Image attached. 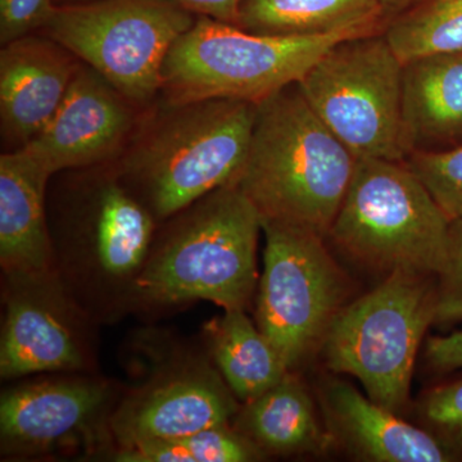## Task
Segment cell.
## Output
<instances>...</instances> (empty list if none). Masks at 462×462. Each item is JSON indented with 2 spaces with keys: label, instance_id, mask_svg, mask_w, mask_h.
Listing matches in <instances>:
<instances>
[{
  "label": "cell",
  "instance_id": "obj_1",
  "mask_svg": "<svg viewBox=\"0 0 462 462\" xmlns=\"http://www.w3.org/2000/svg\"><path fill=\"white\" fill-rule=\"evenodd\" d=\"M47 211L54 267L76 302L99 327L133 315L158 223L114 163L54 173Z\"/></svg>",
  "mask_w": 462,
  "mask_h": 462
},
{
  "label": "cell",
  "instance_id": "obj_2",
  "mask_svg": "<svg viewBox=\"0 0 462 462\" xmlns=\"http://www.w3.org/2000/svg\"><path fill=\"white\" fill-rule=\"evenodd\" d=\"M260 215L236 188H218L158 224L133 315L160 319L199 302L247 310L257 293Z\"/></svg>",
  "mask_w": 462,
  "mask_h": 462
},
{
  "label": "cell",
  "instance_id": "obj_3",
  "mask_svg": "<svg viewBox=\"0 0 462 462\" xmlns=\"http://www.w3.org/2000/svg\"><path fill=\"white\" fill-rule=\"evenodd\" d=\"M257 105L233 99L169 103L144 108L123 153L121 181L162 223L225 185L247 158Z\"/></svg>",
  "mask_w": 462,
  "mask_h": 462
},
{
  "label": "cell",
  "instance_id": "obj_4",
  "mask_svg": "<svg viewBox=\"0 0 462 462\" xmlns=\"http://www.w3.org/2000/svg\"><path fill=\"white\" fill-rule=\"evenodd\" d=\"M357 162L294 83L257 103L247 158L234 185L261 223L291 225L328 238Z\"/></svg>",
  "mask_w": 462,
  "mask_h": 462
},
{
  "label": "cell",
  "instance_id": "obj_5",
  "mask_svg": "<svg viewBox=\"0 0 462 462\" xmlns=\"http://www.w3.org/2000/svg\"><path fill=\"white\" fill-rule=\"evenodd\" d=\"M132 334L125 355L134 383L123 385L112 412V449L175 439L233 422L242 403L202 342L190 343L158 328Z\"/></svg>",
  "mask_w": 462,
  "mask_h": 462
},
{
  "label": "cell",
  "instance_id": "obj_6",
  "mask_svg": "<svg viewBox=\"0 0 462 462\" xmlns=\"http://www.w3.org/2000/svg\"><path fill=\"white\" fill-rule=\"evenodd\" d=\"M451 220L404 161L358 160L328 238L337 247L391 273L436 276L443 269Z\"/></svg>",
  "mask_w": 462,
  "mask_h": 462
},
{
  "label": "cell",
  "instance_id": "obj_7",
  "mask_svg": "<svg viewBox=\"0 0 462 462\" xmlns=\"http://www.w3.org/2000/svg\"><path fill=\"white\" fill-rule=\"evenodd\" d=\"M437 311V278L398 270L331 321L320 346L330 372L360 380L374 402L400 413L416 356Z\"/></svg>",
  "mask_w": 462,
  "mask_h": 462
},
{
  "label": "cell",
  "instance_id": "obj_8",
  "mask_svg": "<svg viewBox=\"0 0 462 462\" xmlns=\"http://www.w3.org/2000/svg\"><path fill=\"white\" fill-rule=\"evenodd\" d=\"M351 35L279 38L199 16L167 53L158 98L169 103H257L298 83L336 42Z\"/></svg>",
  "mask_w": 462,
  "mask_h": 462
},
{
  "label": "cell",
  "instance_id": "obj_9",
  "mask_svg": "<svg viewBox=\"0 0 462 462\" xmlns=\"http://www.w3.org/2000/svg\"><path fill=\"white\" fill-rule=\"evenodd\" d=\"M298 87L357 160L409 157L403 135V63L383 32L336 42Z\"/></svg>",
  "mask_w": 462,
  "mask_h": 462
},
{
  "label": "cell",
  "instance_id": "obj_10",
  "mask_svg": "<svg viewBox=\"0 0 462 462\" xmlns=\"http://www.w3.org/2000/svg\"><path fill=\"white\" fill-rule=\"evenodd\" d=\"M197 17L172 0H94L57 7L41 33L147 108L160 94L167 53Z\"/></svg>",
  "mask_w": 462,
  "mask_h": 462
},
{
  "label": "cell",
  "instance_id": "obj_11",
  "mask_svg": "<svg viewBox=\"0 0 462 462\" xmlns=\"http://www.w3.org/2000/svg\"><path fill=\"white\" fill-rule=\"evenodd\" d=\"M263 231L256 324L289 372H296L320 348L331 321L346 305L348 282L325 247V236L276 223H263Z\"/></svg>",
  "mask_w": 462,
  "mask_h": 462
},
{
  "label": "cell",
  "instance_id": "obj_12",
  "mask_svg": "<svg viewBox=\"0 0 462 462\" xmlns=\"http://www.w3.org/2000/svg\"><path fill=\"white\" fill-rule=\"evenodd\" d=\"M123 385L98 373L42 374L3 389V461L60 455L103 456L114 448L111 422Z\"/></svg>",
  "mask_w": 462,
  "mask_h": 462
},
{
  "label": "cell",
  "instance_id": "obj_13",
  "mask_svg": "<svg viewBox=\"0 0 462 462\" xmlns=\"http://www.w3.org/2000/svg\"><path fill=\"white\" fill-rule=\"evenodd\" d=\"M0 378L98 373V328L56 269L2 273Z\"/></svg>",
  "mask_w": 462,
  "mask_h": 462
},
{
  "label": "cell",
  "instance_id": "obj_14",
  "mask_svg": "<svg viewBox=\"0 0 462 462\" xmlns=\"http://www.w3.org/2000/svg\"><path fill=\"white\" fill-rule=\"evenodd\" d=\"M143 111L81 62L56 115L23 149L53 175L114 162L132 138Z\"/></svg>",
  "mask_w": 462,
  "mask_h": 462
},
{
  "label": "cell",
  "instance_id": "obj_15",
  "mask_svg": "<svg viewBox=\"0 0 462 462\" xmlns=\"http://www.w3.org/2000/svg\"><path fill=\"white\" fill-rule=\"evenodd\" d=\"M81 60L41 32L0 50V141L3 152L23 149L65 99Z\"/></svg>",
  "mask_w": 462,
  "mask_h": 462
},
{
  "label": "cell",
  "instance_id": "obj_16",
  "mask_svg": "<svg viewBox=\"0 0 462 462\" xmlns=\"http://www.w3.org/2000/svg\"><path fill=\"white\" fill-rule=\"evenodd\" d=\"M321 406L334 442L345 446L361 460H455L454 455L430 430L402 420L398 413L365 397L345 380L330 379L325 383Z\"/></svg>",
  "mask_w": 462,
  "mask_h": 462
},
{
  "label": "cell",
  "instance_id": "obj_17",
  "mask_svg": "<svg viewBox=\"0 0 462 462\" xmlns=\"http://www.w3.org/2000/svg\"><path fill=\"white\" fill-rule=\"evenodd\" d=\"M51 176L25 149L0 154L2 273L56 269L47 211Z\"/></svg>",
  "mask_w": 462,
  "mask_h": 462
},
{
  "label": "cell",
  "instance_id": "obj_18",
  "mask_svg": "<svg viewBox=\"0 0 462 462\" xmlns=\"http://www.w3.org/2000/svg\"><path fill=\"white\" fill-rule=\"evenodd\" d=\"M402 117L409 156L462 144V51L403 65Z\"/></svg>",
  "mask_w": 462,
  "mask_h": 462
},
{
  "label": "cell",
  "instance_id": "obj_19",
  "mask_svg": "<svg viewBox=\"0 0 462 462\" xmlns=\"http://www.w3.org/2000/svg\"><path fill=\"white\" fill-rule=\"evenodd\" d=\"M233 427L270 456L321 455L336 445L316 416L305 383L288 372L269 391L242 403Z\"/></svg>",
  "mask_w": 462,
  "mask_h": 462
},
{
  "label": "cell",
  "instance_id": "obj_20",
  "mask_svg": "<svg viewBox=\"0 0 462 462\" xmlns=\"http://www.w3.org/2000/svg\"><path fill=\"white\" fill-rule=\"evenodd\" d=\"M388 23L379 0H240L236 26L279 38L361 36Z\"/></svg>",
  "mask_w": 462,
  "mask_h": 462
},
{
  "label": "cell",
  "instance_id": "obj_21",
  "mask_svg": "<svg viewBox=\"0 0 462 462\" xmlns=\"http://www.w3.org/2000/svg\"><path fill=\"white\" fill-rule=\"evenodd\" d=\"M200 342L240 403L261 396L289 372L282 356L245 310H224L223 316L207 321Z\"/></svg>",
  "mask_w": 462,
  "mask_h": 462
},
{
  "label": "cell",
  "instance_id": "obj_22",
  "mask_svg": "<svg viewBox=\"0 0 462 462\" xmlns=\"http://www.w3.org/2000/svg\"><path fill=\"white\" fill-rule=\"evenodd\" d=\"M383 33L403 65L462 51V0H418L389 18Z\"/></svg>",
  "mask_w": 462,
  "mask_h": 462
},
{
  "label": "cell",
  "instance_id": "obj_23",
  "mask_svg": "<svg viewBox=\"0 0 462 462\" xmlns=\"http://www.w3.org/2000/svg\"><path fill=\"white\" fill-rule=\"evenodd\" d=\"M267 456L233 424L216 425L175 439L111 449L102 460L118 462H257Z\"/></svg>",
  "mask_w": 462,
  "mask_h": 462
},
{
  "label": "cell",
  "instance_id": "obj_24",
  "mask_svg": "<svg viewBox=\"0 0 462 462\" xmlns=\"http://www.w3.org/2000/svg\"><path fill=\"white\" fill-rule=\"evenodd\" d=\"M404 162L424 182L449 220H460L462 144L445 151L415 152Z\"/></svg>",
  "mask_w": 462,
  "mask_h": 462
},
{
  "label": "cell",
  "instance_id": "obj_25",
  "mask_svg": "<svg viewBox=\"0 0 462 462\" xmlns=\"http://www.w3.org/2000/svg\"><path fill=\"white\" fill-rule=\"evenodd\" d=\"M419 415L456 457H462V380L431 389L421 398Z\"/></svg>",
  "mask_w": 462,
  "mask_h": 462
},
{
  "label": "cell",
  "instance_id": "obj_26",
  "mask_svg": "<svg viewBox=\"0 0 462 462\" xmlns=\"http://www.w3.org/2000/svg\"><path fill=\"white\" fill-rule=\"evenodd\" d=\"M462 322V218L451 220L445 266L437 275V311L434 325Z\"/></svg>",
  "mask_w": 462,
  "mask_h": 462
},
{
  "label": "cell",
  "instance_id": "obj_27",
  "mask_svg": "<svg viewBox=\"0 0 462 462\" xmlns=\"http://www.w3.org/2000/svg\"><path fill=\"white\" fill-rule=\"evenodd\" d=\"M56 11L54 0H0V45L41 32Z\"/></svg>",
  "mask_w": 462,
  "mask_h": 462
},
{
  "label": "cell",
  "instance_id": "obj_28",
  "mask_svg": "<svg viewBox=\"0 0 462 462\" xmlns=\"http://www.w3.org/2000/svg\"><path fill=\"white\" fill-rule=\"evenodd\" d=\"M427 365L437 373L462 369V329L448 336L430 337L425 345Z\"/></svg>",
  "mask_w": 462,
  "mask_h": 462
},
{
  "label": "cell",
  "instance_id": "obj_29",
  "mask_svg": "<svg viewBox=\"0 0 462 462\" xmlns=\"http://www.w3.org/2000/svg\"><path fill=\"white\" fill-rule=\"evenodd\" d=\"M197 16H206L236 25L240 0H172Z\"/></svg>",
  "mask_w": 462,
  "mask_h": 462
},
{
  "label": "cell",
  "instance_id": "obj_30",
  "mask_svg": "<svg viewBox=\"0 0 462 462\" xmlns=\"http://www.w3.org/2000/svg\"><path fill=\"white\" fill-rule=\"evenodd\" d=\"M418 0H379L383 9H384L385 14H387L388 20L393 17L394 14H400L404 9L409 8L413 3Z\"/></svg>",
  "mask_w": 462,
  "mask_h": 462
},
{
  "label": "cell",
  "instance_id": "obj_31",
  "mask_svg": "<svg viewBox=\"0 0 462 462\" xmlns=\"http://www.w3.org/2000/svg\"><path fill=\"white\" fill-rule=\"evenodd\" d=\"M90 2H94V0H54L57 7H63V5H84V3Z\"/></svg>",
  "mask_w": 462,
  "mask_h": 462
}]
</instances>
